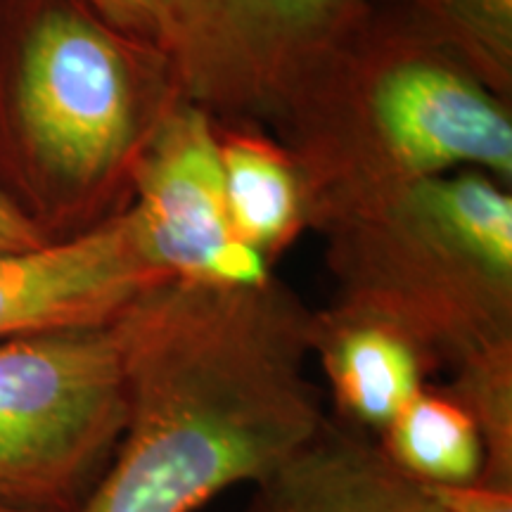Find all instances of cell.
Listing matches in <instances>:
<instances>
[{
    "label": "cell",
    "instance_id": "obj_1",
    "mask_svg": "<svg viewBox=\"0 0 512 512\" xmlns=\"http://www.w3.org/2000/svg\"><path fill=\"white\" fill-rule=\"evenodd\" d=\"M313 311L275 275L223 287L166 280L117 318L126 427L81 512H195L259 484L330 413L309 380Z\"/></svg>",
    "mask_w": 512,
    "mask_h": 512
},
{
    "label": "cell",
    "instance_id": "obj_2",
    "mask_svg": "<svg viewBox=\"0 0 512 512\" xmlns=\"http://www.w3.org/2000/svg\"><path fill=\"white\" fill-rule=\"evenodd\" d=\"M178 100L164 50L81 0H0V192L46 242L131 207Z\"/></svg>",
    "mask_w": 512,
    "mask_h": 512
},
{
    "label": "cell",
    "instance_id": "obj_3",
    "mask_svg": "<svg viewBox=\"0 0 512 512\" xmlns=\"http://www.w3.org/2000/svg\"><path fill=\"white\" fill-rule=\"evenodd\" d=\"M268 131L297 164L318 233L451 171L512 185V102L384 0L299 83Z\"/></svg>",
    "mask_w": 512,
    "mask_h": 512
},
{
    "label": "cell",
    "instance_id": "obj_4",
    "mask_svg": "<svg viewBox=\"0 0 512 512\" xmlns=\"http://www.w3.org/2000/svg\"><path fill=\"white\" fill-rule=\"evenodd\" d=\"M320 235L332 304L401 332L434 373L512 347L510 185L451 171Z\"/></svg>",
    "mask_w": 512,
    "mask_h": 512
},
{
    "label": "cell",
    "instance_id": "obj_5",
    "mask_svg": "<svg viewBox=\"0 0 512 512\" xmlns=\"http://www.w3.org/2000/svg\"><path fill=\"white\" fill-rule=\"evenodd\" d=\"M124 427L117 320L0 339V508L81 512Z\"/></svg>",
    "mask_w": 512,
    "mask_h": 512
},
{
    "label": "cell",
    "instance_id": "obj_6",
    "mask_svg": "<svg viewBox=\"0 0 512 512\" xmlns=\"http://www.w3.org/2000/svg\"><path fill=\"white\" fill-rule=\"evenodd\" d=\"M375 0H171L162 50L181 98L216 124L271 126Z\"/></svg>",
    "mask_w": 512,
    "mask_h": 512
},
{
    "label": "cell",
    "instance_id": "obj_7",
    "mask_svg": "<svg viewBox=\"0 0 512 512\" xmlns=\"http://www.w3.org/2000/svg\"><path fill=\"white\" fill-rule=\"evenodd\" d=\"M152 256L171 278L202 285H261L273 266L230 228L216 121L178 100L147 145L133 202Z\"/></svg>",
    "mask_w": 512,
    "mask_h": 512
},
{
    "label": "cell",
    "instance_id": "obj_8",
    "mask_svg": "<svg viewBox=\"0 0 512 512\" xmlns=\"http://www.w3.org/2000/svg\"><path fill=\"white\" fill-rule=\"evenodd\" d=\"M166 280L133 207L76 238L0 249V339L110 325Z\"/></svg>",
    "mask_w": 512,
    "mask_h": 512
},
{
    "label": "cell",
    "instance_id": "obj_9",
    "mask_svg": "<svg viewBox=\"0 0 512 512\" xmlns=\"http://www.w3.org/2000/svg\"><path fill=\"white\" fill-rule=\"evenodd\" d=\"M311 356L328 380L332 418L375 439L434 375L401 332L335 304L313 311Z\"/></svg>",
    "mask_w": 512,
    "mask_h": 512
},
{
    "label": "cell",
    "instance_id": "obj_10",
    "mask_svg": "<svg viewBox=\"0 0 512 512\" xmlns=\"http://www.w3.org/2000/svg\"><path fill=\"white\" fill-rule=\"evenodd\" d=\"M392 470L375 437L330 415L311 444L256 484L247 512H392Z\"/></svg>",
    "mask_w": 512,
    "mask_h": 512
},
{
    "label": "cell",
    "instance_id": "obj_11",
    "mask_svg": "<svg viewBox=\"0 0 512 512\" xmlns=\"http://www.w3.org/2000/svg\"><path fill=\"white\" fill-rule=\"evenodd\" d=\"M216 138L230 228L273 266L309 230L297 164L266 126L216 124Z\"/></svg>",
    "mask_w": 512,
    "mask_h": 512
},
{
    "label": "cell",
    "instance_id": "obj_12",
    "mask_svg": "<svg viewBox=\"0 0 512 512\" xmlns=\"http://www.w3.org/2000/svg\"><path fill=\"white\" fill-rule=\"evenodd\" d=\"M389 463L430 484H477L484 446L477 422L444 387L427 382L377 437Z\"/></svg>",
    "mask_w": 512,
    "mask_h": 512
},
{
    "label": "cell",
    "instance_id": "obj_13",
    "mask_svg": "<svg viewBox=\"0 0 512 512\" xmlns=\"http://www.w3.org/2000/svg\"><path fill=\"white\" fill-rule=\"evenodd\" d=\"M422 36L512 102V0H384Z\"/></svg>",
    "mask_w": 512,
    "mask_h": 512
},
{
    "label": "cell",
    "instance_id": "obj_14",
    "mask_svg": "<svg viewBox=\"0 0 512 512\" xmlns=\"http://www.w3.org/2000/svg\"><path fill=\"white\" fill-rule=\"evenodd\" d=\"M441 387L477 422L484 446V470L477 484L512 491V347L451 370V380Z\"/></svg>",
    "mask_w": 512,
    "mask_h": 512
},
{
    "label": "cell",
    "instance_id": "obj_15",
    "mask_svg": "<svg viewBox=\"0 0 512 512\" xmlns=\"http://www.w3.org/2000/svg\"><path fill=\"white\" fill-rule=\"evenodd\" d=\"M392 512H512V491L420 482L394 467Z\"/></svg>",
    "mask_w": 512,
    "mask_h": 512
},
{
    "label": "cell",
    "instance_id": "obj_16",
    "mask_svg": "<svg viewBox=\"0 0 512 512\" xmlns=\"http://www.w3.org/2000/svg\"><path fill=\"white\" fill-rule=\"evenodd\" d=\"M81 3L88 5L114 29L162 48L171 0H81Z\"/></svg>",
    "mask_w": 512,
    "mask_h": 512
},
{
    "label": "cell",
    "instance_id": "obj_17",
    "mask_svg": "<svg viewBox=\"0 0 512 512\" xmlns=\"http://www.w3.org/2000/svg\"><path fill=\"white\" fill-rule=\"evenodd\" d=\"M38 245H46V240L0 192V249H29Z\"/></svg>",
    "mask_w": 512,
    "mask_h": 512
},
{
    "label": "cell",
    "instance_id": "obj_18",
    "mask_svg": "<svg viewBox=\"0 0 512 512\" xmlns=\"http://www.w3.org/2000/svg\"><path fill=\"white\" fill-rule=\"evenodd\" d=\"M0 512H12V510H5V508H0Z\"/></svg>",
    "mask_w": 512,
    "mask_h": 512
}]
</instances>
